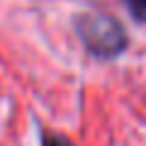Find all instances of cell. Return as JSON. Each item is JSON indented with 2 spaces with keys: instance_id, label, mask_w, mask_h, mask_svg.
<instances>
[{
  "instance_id": "3957f363",
  "label": "cell",
  "mask_w": 146,
  "mask_h": 146,
  "mask_svg": "<svg viewBox=\"0 0 146 146\" xmlns=\"http://www.w3.org/2000/svg\"><path fill=\"white\" fill-rule=\"evenodd\" d=\"M127 7H129L131 17H134L139 25H146V0H124Z\"/></svg>"
},
{
  "instance_id": "6da1fadb",
  "label": "cell",
  "mask_w": 146,
  "mask_h": 146,
  "mask_svg": "<svg viewBox=\"0 0 146 146\" xmlns=\"http://www.w3.org/2000/svg\"><path fill=\"white\" fill-rule=\"evenodd\" d=\"M85 54L98 61H115L129 49V34L119 17L105 10H83L71 20Z\"/></svg>"
},
{
  "instance_id": "7a4b0ae2",
  "label": "cell",
  "mask_w": 146,
  "mask_h": 146,
  "mask_svg": "<svg viewBox=\"0 0 146 146\" xmlns=\"http://www.w3.org/2000/svg\"><path fill=\"white\" fill-rule=\"evenodd\" d=\"M39 146H76L66 134L61 131H54V129H42L39 134Z\"/></svg>"
}]
</instances>
